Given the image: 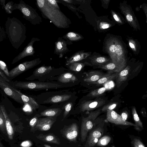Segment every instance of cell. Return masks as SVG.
I'll use <instances>...</instances> for the list:
<instances>
[{
	"label": "cell",
	"mask_w": 147,
	"mask_h": 147,
	"mask_svg": "<svg viewBox=\"0 0 147 147\" xmlns=\"http://www.w3.org/2000/svg\"><path fill=\"white\" fill-rule=\"evenodd\" d=\"M89 55L87 53H84L83 51L77 52L73 54L66 60L65 64L67 65L74 63L78 62L86 58Z\"/></svg>",
	"instance_id": "cell-17"
},
{
	"label": "cell",
	"mask_w": 147,
	"mask_h": 147,
	"mask_svg": "<svg viewBox=\"0 0 147 147\" xmlns=\"http://www.w3.org/2000/svg\"><path fill=\"white\" fill-rule=\"evenodd\" d=\"M13 5V2L12 1H9L5 5L4 8L7 13L8 14H11L12 13Z\"/></svg>",
	"instance_id": "cell-38"
},
{
	"label": "cell",
	"mask_w": 147,
	"mask_h": 147,
	"mask_svg": "<svg viewBox=\"0 0 147 147\" xmlns=\"http://www.w3.org/2000/svg\"><path fill=\"white\" fill-rule=\"evenodd\" d=\"M0 88L7 96L17 102L24 103L20 95L12 88V86L0 75Z\"/></svg>",
	"instance_id": "cell-9"
},
{
	"label": "cell",
	"mask_w": 147,
	"mask_h": 147,
	"mask_svg": "<svg viewBox=\"0 0 147 147\" xmlns=\"http://www.w3.org/2000/svg\"><path fill=\"white\" fill-rule=\"evenodd\" d=\"M40 40V39L38 38H32L23 51L13 59L11 64H13L27 56L33 55L35 53L33 44L35 42Z\"/></svg>",
	"instance_id": "cell-10"
},
{
	"label": "cell",
	"mask_w": 147,
	"mask_h": 147,
	"mask_svg": "<svg viewBox=\"0 0 147 147\" xmlns=\"http://www.w3.org/2000/svg\"><path fill=\"white\" fill-rule=\"evenodd\" d=\"M0 68L8 78L9 75V71L5 63L3 61L0 60Z\"/></svg>",
	"instance_id": "cell-39"
},
{
	"label": "cell",
	"mask_w": 147,
	"mask_h": 147,
	"mask_svg": "<svg viewBox=\"0 0 147 147\" xmlns=\"http://www.w3.org/2000/svg\"><path fill=\"white\" fill-rule=\"evenodd\" d=\"M132 112L135 122V129L137 131H142L143 129V124L138 116L135 107H134L132 108Z\"/></svg>",
	"instance_id": "cell-28"
},
{
	"label": "cell",
	"mask_w": 147,
	"mask_h": 147,
	"mask_svg": "<svg viewBox=\"0 0 147 147\" xmlns=\"http://www.w3.org/2000/svg\"><path fill=\"white\" fill-rule=\"evenodd\" d=\"M13 87L24 90L57 89L62 86L59 84L50 82L15 81L12 82Z\"/></svg>",
	"instance_id": "cell-4"
},
{
	"label": "cell",
	"mask_w": 147,
	"mask_h": 147,
	"mask_svg": "<svg viewBox=\"0 0 147 147\" xmlns=\"http://www.w3.org/2000/svg\"><path fill=\"white\" fill-rule=\"evenodd\" d=\"M107 74L98 71H92L87 74L84 79V81L85 82L93 84Z\"/></svg>",
	"instance_id": "cell-18"
},
{
	"label": "cell",
	"mask_w": 147,
	"mask_h": 147,
	"mask_svg": "<svg viewBox=\"0 0 147 147\" xmlns=\"http://www.w3.org/2000/svg\"><path fill=\"white\" fill-rule=\"evenodd\" d=\"M111 138L110 136L105 135L102 136L98 140L96 145L98 146H104L108 145L110 142Z\"/></svg>",
	"instance_id": "cell-35"
},
{
	"label": "cell",
	"mask_w": 147,
	"mask_h": 147,
	"mask_svg": "<svg viewBox=\"0 0 147 147\" xmlns=\"http://www.w3.org/2000/svg\"><path fill=\"white\" fill-rule=\"evenodd\" d=\"M38 118L36 116L32 118L30 121L29 124L32 129H34L38 122Z\"/></svg>",
	"instance_id": "cell-42"
},
{
	"label": "cell",
	"mask_w": 147,
	"mask_h": 147,
	"mask_svg": "<svg viewBox=\"0 0 147 147\" xmlns=\"http://www.w3.org/2000/svg\"><path fill=\"white\" fill-rule=\"evenodd\" d=\"M86 65H91L88 62L84 63L75 62L73 63L68 65L69 68L70 70L76 72L80 71Z\"/></svg>",
	"instance_id": "cell-31"
},
{
	"label": "cell",
	"mask_w": 147,
	"mask_h": 147,
	"mask_svg": "<svg viewBox=\"0 0 147 147\" xmlns=\"http://www.w3.org/2000/svg\"><path fill=\"white\" fill-rule=\"evenodd\" d=\"M36 5L44 18L49 19L57 28H67L71 24L70 20L61 10L51 4L47 0H36Z\"/></svg>",
	"instance_id": "cell-1"
},
{
	"label": "cell",
	"mask_w": 147,
	"mask_h": 147,
	"mask_svg": "<svg viewBox=\"0 0 147 147\" xmlns=\"http://www.w3.org/2000/svg\"><path fill=\"white\" fill-rule=\"evenodd\" d=\"M6 37L5 33L0 31V42L2 41Z\"/></svg>",
	"instance_id": "cell-46"
},
{
	"label": "cell",
	"mask_w": 147,
	"mask_h": 147,
	"mask_svg": "<svg viewBox=\"0 0 147 147\" xmlns=\"http://www.w3.org/2000/svg\"><path fill=\"white\" fill-rule=\"evenodd\" d=\"M110 72L107 73L106 75L100 79L93 84L97 86H100L105 84L108 82L116 79L119 72Z\"/></svg>",
	"instance_id": "cell-25"
},
{
	"label": "cell",
	"mask_w": 147,
	"mask_h": 147,
	"mask_svg": "<svg viewBox=\"0 0 147 147\" xmlns=\"http://www.w3.org/2000/svg\"><path fill=\"white\" fill-rule=\"evenodd\" d=\"M105 103V101L101 98L84 101L80 105V110L82 112L91 111L102 106Z\"/></svg>",
	"instance_id": "cell-12"
},
{
	"label": "cell",
	"mask_w": 147,
	"mask_h": 147,
	"mask_svg": "<svg viewBox=\"0 0 147 147\" xmlns=\"http://www.w3.org/2000/svg\"><path fill=\"white\" fill-rule=\"evenodd\" d=\"M61 37H59L55 43L54 53L62 58L63 55L70 51L67 47L68 43Z\"/></svg>",
	"instance_id": "cell-15"
},
{
	"label": "cell",
	"mask_w": 147,
	"mask_h": 147,
	"mask_svg": "<svg viewBox=\"0 0 147 147\" xmlns=\"http://www.w3.org/2000/svg\"><path fill=\"white\" fill-rule=\"evenodd\" d=\"M112 14L114 18L116 21L120 23H121V22L120 19H119L118 16L114 12H112Z\"/></svg>",
	"instance_id": "cell-47"
},
{
	"label": "cell",
	"mask_w": 147,
	"mask_h": 147,
	"mask_svg": "<svg viewBox=\"0 0 147 147\" xmlns=\"http://www.w3.org/2000/svg\"><path fill=\"white\" fill-rule=\"evenodd\" d=\"M52 69L51 66H41L35 70L33 75L36 77L41 76L49 72Z\"/></svg>",
	"instance_id": "cell-29"
},
{
	"label": "cell",
	"mask_w": 147,
	"mask_h": 147,
	"mask_svg": "<svg viewBox=\"0 0 147 147\" xmlns=\"http://www.w3.org/2000/svg\"><path fill=\"white\" fill-rule=\"evenodd\" d=\"M23 146L25 147H29L31 146L32 144L29 141H26L23 143Z\"/></svg>",
	"instance_id": "cell-48"
},
{
	"label": "cell",
	"mask_w": 147,
	"mask_h": 147,
	"mask_svg": "<svg viewBox=\"0 0 147 147\" xmlns=\"http://www.w3.org/2000/svg\"><path fill=\"white\" fill-rule=\"evenodd\" d=\"M106 90L105 87H102L91 91L87 96L92 97H98L103 95Z\"/></svg>",
	"instance_id": "cell-34"
},
{
	"label": "cell",
	"mask_w": 147,
	"mask_h": 147,
	"mask_svg": "<svg viewBox=\"0 0 147 147\" xmlns=\"http://www.w3.org/2000/svg\"><path fill=\"white\" fill-rule=\"evenodd\" d=\"M71 96V95L64 94L57 95L53 96L45 100L44 103H56L61 102L70 99Z\"/></svg>",
	"instance_id": "cell-22"
},
{
	"label": "cell",
	"mask_w": 147,
	"mask_h": 147,
	"mask_svg": "<svg viewBox=\"0 0 147 147\" xmlns=\"http://www.w3.org/2000/svg\"><path fill=\"white\" fill-rule=\"evenodd\" d=\"M129 45L130 47L132 48V49H135V45H134V44L131 42H129Z\"/></svg>",
	"instance_id": "cell-51"
},
{
	"label": "cell",
	"mask_w": 147,
	"mask_h": 147,
	"mask_svg": "<svg viewBox=\"0 0 147 147\" xmlns=\"http://www.w3.org/2000/svg\"><path fill=\"white\" fill-rule=\"evenodd\" d=\"M0 108L4 117L7 136L10 140H12L14 134V127L8 117L5 106L3 105H1Z\"/></svg>",
	"instance_id": "cell-16"
},
{
	"label": "cell",
	"mask_w": 147,
	"mask_h": 147,
	"mask_svg": "<svg viewBox=\"0 0 147 147\" xmlns=\"http://www.w3.org/2000/svg\"><path fill=\"white\" fill-rule=\"evenodd\" d=\"M41 61L39 58L30 61L22 63L9 71L8 77L10 79L14 78L24 71L39 64Z\"/></svg>",
	"instance_id": "cell-6"
},
{
	"label": "cell",
	"mask_w": 147,
	"mask_h": 147,
	"mask_svg": "<svg viewBox=\"0 0 147 147\" xmlns=\"http://www.w3.org/2000/svg\"><path fill=\"white\" fill-rule=\"evenodd\" d=\"M0 129L5 134L7 135L5 121L2 112L0 113Z\"/></svg>",
	"instance_id": "cell-36"
},
{
	"label": "cell",
	"mask_w": 147,
	"mask_h": 147,
	"mask_svg": "<svg viewBox=\"0 0 147 147\" xmlns=\"http://www.w3.org/2000/svg\"><path fill=\"white\" fill-rule=\"evenodd\" d=\"M107 112V119L108 121L116 125L135 126L134 124L127 121H124L121 115L118 114L114 111L108 110Z\"/></svg>",
	"instance_id": "cell-13"
},
{
	"label": "cell",
	"mask_w": 147,
	"mask_h": 147,
	"mask_svg": "<svg viewBox=\"0 0 147 147\" xmlns=\"http://www.w3.org/2000/svg\"><path fill=\"white\" fill-rule=\"evenodd\" d=\"M122 9V11L128 22L134 28H137L138 25L135 16H134L128 7H126Z\"/></svg>",
	"instance_id": "cell-23"
},
{
	"label": "cell",
	"mask_w": 147,
	"mask_h": 147,
	"mask_svg": "<svg viewBox=\"0 0 147 147\" xmlns=\"http://www.w3.org/2000/svg\"><path fill=\"white\" fill-rule=\"evenodd\" d=\"M100 109H98L89 113L88 117H82L81 126V140L85 142L87 134L95 126V121L97 117L100 113Z\"/></svg>",
	"instance_id": "cell-5"
},
{
	"label": "cell",
	"mask_w": 147,
	"mask_h": 147,
	"mask_svg": "<svg viewBox=\"0 0 147 147\" xmlns=\"http://www.w3.org/2000/svg\"><path fill=\"white\" fill-rule=\"evenodd\" d=\"M56 117H47L38 119L34 129L42 131L49 130L56 121Z\"/></svg>",
	"instance_id": "cell-14"
},
{
	"label": "cell",
	"mask_w": 147,
	"mask_h": 147,
	"mask_svg": "<svg viewBox=\"0 0 147 147\" xmlns=\"http://www.w3.org/2000/svg\"><path fill=\"white\" fill-rule=\"evenodd\" d=\"M61 133L64 137L72 142H76L78 133V125L73 123L63 129Z\"/></svg>",
	"instance_id": "cell-11"
},
{
	"label": "cell",
	"mask_w": 147,
	"mask_h": 147,
	"mask_svg": "<svg viewBox=\"0 0 147 147\" xmlns=\"http://www.w3.org/2000/svg\"><path fill=\"white\" fill-rule=\"evenodd\" d=\"M63 38L70 41H76L82 39L83 37L80 34L73 32L67 33L63 36Z\"/></svg>",
	"instance_id": "cell-30"
},
{
	"label": "cell",
	"mask_w": 147,
	"mask_h": 147,
	"mask_svg": "<svg viewBox=\"0 0 147 147\" xmlns=\"http://www.w3.org/2000/svg\"><path fill=\"white\" fill-rule=\"evenodd\" d=\"M5 32L12 46L18 49L26 39V28L17 18L8 17L5 24Z\"/></svg>",
	"instance_id": "cell-2"
},
{
	"label": "cell",
	"mask_w": 147,
	"mask_h": 147,
	"mask_svg": "<svg viewBox=\"0 0 147 147\" xmlns=\"http://www.w3.org/2000/svg\"><path fill=\"white\" fill-rule=\"evenodd\" d=\"M110 60L105 57H98L91 59V62L93 65H100L109 62Z\"/></svg>",
	"instance_id": "cell-33"
},
{
	"label": "cell",
	"mask_w": 147,
	"mask_h": 147,
	"mask_svg": "<svg viewBox=\"0 0 147 147\" xmlns=\"http://www.w3.org/2000/svg\"><path fill=\"white\" fill-rule=\"evenodd\" d=\"M0 31L4 32L5 33V32L3 29V28H2L1 26H0Z\"/></svg>",
	"instance_id": "cell-54"
},
{
	"label": "cell",
	"mask_w": 147,
	"mask_h": 147,
	"mask_svg": "<svg viewBox=\"0 0 147 147\" xmlns=\"http://www.w3.org/2000/svg\"><path fill=\"white\" fill-rule=\"evenodd\" d=\"M5 0H0V3L2 6L3 8H4L5 5Z\"/></svg>",
	"instance_id": "cell-50"
},
{
	"label": "cell",
	"mask_w": 147,
	"mask_h": 147,
	"mask_svg": "<svg viewBox=\"0 0 147 147\" xmlns=\"http://www.w3.org/2000/svg\"><path fill=\"white\" fill-rule=\"evenodd\" d=\"M109 27V24H102L101 28L103 29L107 28Z\"/></svg>",
	"instance_id": "cell-49"
},
{
	"label": "cell",
	"mask_w": 147,
	"mask_h": 147,
	"mask_svg": "<svg viewBox=\"0 0 147 147\" xmlns=\"http://www.w3.org/2000/svg\"><path fill=\"white\" fill-rule=\"evenodd\" d=\"M132 144L133 147H138L135 144L131 142Z\"/></svg>",
	"instance_id": "cell-56"
},
{
	"label": "cell",
	"mask_w": 147,
	"mask_h": 147,
	"mask_svg": "<svg viewBox=\"0 0 147 147\" xmlns=\"http://www.w3.org/2000/svg\"><path fill=\"white\" fill-rule=\"evenodd\" d=\"M47 0L52 5L58 9H60L59 7L57 4V3L59 1H58L55 0Z\"/></svg>",
	"instance_id": "cell-43"
},
{
	"label": "cell",
	"mask_w": 147,
	"mask_h": 147,
	"mask_svg": "<svg viewBox=\"0 0 147 147\" xmlns=\"http://www.w3.org/2000/svg\"><path fill=\"white\" fill-rule=\"evenodd\" d=\"M12 88L20 95L23 102L29 105L32 109L35 110L39 108V105L36 102L34 99L28 97L23 94L12 86Z\"/></svg>",
	"instance_id": "cell-21"
},
{
	"label": "cell",
	"mask_w": 147,
	"mask_h": 147,
	"mask_svg": "<svg viewBox=\"0 0 147 147\" xmlns=\"http://www.w3.org/2000/svg\"><path fill=\"white\" fill-rule=\"evenodd\" d=\"M131 142L135 144L138 147H146L141 140L138 138H134Z\"/></svg>",
	"instance_id": "cell-41"
},
{
	"label": "cell",
	"mask_w": 147,
	"mask_h": 147,
	"mask_svg": "<svg viewBox=\"0 0 147 147\" xmlns=\"http://www.w3.org/2000/svg\"><path fill=\"white\" fill-rule=\"evenodd\" d=\"M0 75L3 79L7 82H9L10 80H9L0 68Z\"/></svg>",
	"instance_id": "cell-45"
},
{
	"label": "cell",
	"mask_w": 147,
	"mask_h": 147,
	"mask_svg": "<svg viewBox=\"0 0 147 147\" xmlns=\"http://www.w3.org/2000/svg\"><path fill=\"white\" fill-rule=\"evenodd\" d=\"M73 104L71 102L67 103L65 107V111L63 115V120L69 114V111L72 107Z\"/></svg>",
	"instance_id": "cell-40"
},
{
	"label": "cell",
	"mask_w": 147,
	"mask_h": 147,
	"mask_svg": "<svg viewBox=\"0 0 147 147\" xmlns=\"http://www.w3.org/2000/svg\"><path fill=\"white\" fill-rule=\"evenodd\" d=\"M16 9L19 10L23 18L34 25L40 24L42 22L41 17L36 9L22 0H20L18 3L14 4L13 11Z\"/></svg>",
	"instance_id": "cell-3"
},
{
	"label": "cell",
	"mask_w": 147,
	"mask_h": 147,
	"mask_svg": "<svg viewBox=\"0 0 147 147\" xmlns=\"http://www.w3.org/2000/svg\"><path fill=\"white\" fill-rule=\"evenodd\" d=\"M98 68L114 72H119L115 64L112 62H109L104 64L99 65Z\"/></svg>",
	"instance_id": "cell-32"
},
{
	"label": "cell",
	"mask_w": 147,
	"mask_h": 147,
	"mask_svg": "<svg viewBox=\"0 0 147 147\" xmlns=\"http://www.w3.org/2000/svg\"><path fill=\"white\" fill-rule=\"evenodd\" d=\"M130 69V66H128L119 72L116 78L117 87H120L123 82L126 80L129 74Z\"/></svg>",
	"instance_id": "cell-20"
},
{
	"label": "cell",
	"mask_w": 147,
	"mask_h": 147,
	"mask_svg": "<svg viewBox=\"0 0 147 147\" xmlns=\"http://www.w3.org/2000/svg\"><path fill=\"white\" fill-rule=\"evenodd\" d=\"M118 103L116 102H112L105 105L102 109L103 112L107 111L108 110H113L117 106Z\"/></svg>",
	"instance_id": "cell-37"
},
{
	"label": "cell",
	"mask_w": 147,
	"mask_h": 147,
	"mask_svg": "<svg viewBox=\"0 0 147 147\" xmlns=\"http://www.w3.org/2000/svg\"><path fill=\"white\" fill-rule=\"evenodd\" d=\"M0 147H5V146H4L3 145V144L2 143V142L1 141L0 138Z\"/></svg>",
	"instance_id": "cell-53"
},
{
	"label": "cell",
	"mask_w": 147,
	"mask_h": 147,
	"mask_svg": "<svg viewBox=\"0 0 147 147\" xmlns=\"http://www.w3.org/2000/svg\"><path fill=\"white\" fill-rule=\"evenodd\" d=\"M121 116L124 121H126L128 116V113L127 111H125L121 113Z\"/></svg>",
	"instance_id": "cell-44"
},
{
	"label": "cell",
	"mask_w": 147,
	"mask_h": 147,
	"mask_svg": "<svg viewBox=\"0 0 147 147\" xmlns=\"http://www.w3.org/2000/svg\"><path fill=\"white\" fill-rule=\"evenodd\" d=\"M58 80L62 83L74 82L78 80V79L74 74L66 73L61 74L58 78Z\"/></svg>",
	"instance_id": "cell-26"
},
{
	"label": "cell",
	"mask_w": 147,
	"mask_h": 147,
	"mask_svg": "<svg viewBox=\"0 0 147 147\" xmlns=\"http://www.w3.org/2000/svg\"><path fill=\"white\" fill-rule=\"evenodd\" d=\"M44 147H53L47 144H44Z\"/></svg>",
	"instance_id": "cell-55"
},
{
	"label": "cell",
	"mask_w": 147,
	"mask_h": 147,
	"mask_svg": "<svg viewBox=\"0 0 147 147\" xmlns=\"http://www.w3.org/2000/svg\"><path fill=\"white\" fill-rule=\"evenodd\" d=\"M61 1L68 3H71L73 1L71 0H62Z\"/></svg>",
	"instance_id": "cell-52"
},
{
	"label": "cell",
	"mask_w": 147,
	"mask_h": 147,
	"mask_svg": "<svg viewBox=\"0 0 147 147\" xmlns=\"http://www.w3.org/2000/svg\"><path fill=\"white\" fill-rule=\"evenodd\" d=\"M61 111L62 110L59 108L48 109L42 112L40 115L42 116L48 117H56Z\"/></svg>",
	"instance_id": "cell-27"
},
{
	"label": "cell",
	"mask_w": 147,
	"mask_h": 147,
	"mask_svg": "<svg viewBox=\"0 0 147 147\" xmlns=\"http://www.w3.org/2000/svg\"><path fill=\"white\" fill-rule=\"evenodd\" d=\"M36 137L38 139L46 142L58 145L60 144L59 138L52 133L45 135L40 134L37 136Z\"/></svg>",
	"instance_id": "cell-19"
},
{
	"label": "cell",
	"mask_w": 147,
	"mask_h": 147,
	"mask_svg": "<svg viewBox=\"0 0 147 147\" xmlns=\"http://www.w3.org/2000/svg\"><path fill=\"white\" fill-rule=\"evenodd\" d=\"M2 113V112L1 111V110L0 108V113Z\"/></svg>",
	"instance_id": "cell-57"
},
{
	"label": "cell",
	"mask_w": 147,
	"mask_h": 147,
	"mask_svg": "<svg viewBox=\"0 0 147 147\" xmlns=\"http://www.w3.org/2000/svg\"><path fill=\"white\" fill-rule=\"evenodd\" d=\"M104 123L94 126L90 131L84 147H94L104 132Z\"/></svg>",
	"instance_id": "cell-7"
},
{
	"label": "cell",
	"mask_w": 147,
	"mask_h": 147,
	"mask_svg": "<svg viewBox=\"0 0 147 147\" xmlns=\"http://www.w3.org/2000/svg\"><path fill=\"white\" fill-rule=\"evenodd\" d=\"M106 48L110 56L112 62L115 64L116 45L114 38L111 39L107 42Z\"/></svg>",
	"instance_id": "cell-24"
},
{
	"label": "cell",
	"mask_w": 147,
	"mask_h": 147,
	"mask_svg": "<svg viewBox=\"0 0 147 147\" xmlns=\"http://www.w3.org/2000/svg\"><path fill=\"white\" fill-rule=\"evenodd\" d=\"M114 40L116 45L115 64L120 72L125 67L127 61L124 49L121 42L115 38H114Z\"/></svg>",
	"instance_id": "cell-8"
}]
</instances>
